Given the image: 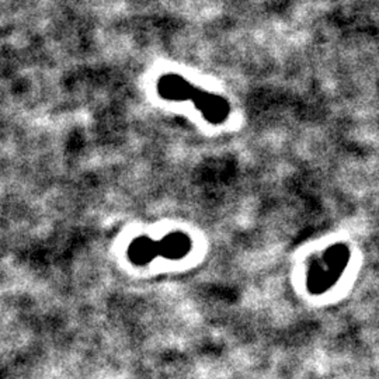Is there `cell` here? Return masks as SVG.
I'll return each mask as SVG.
<instances>
[{
	"instance_id": "1",
	"label": "cell",
	"mask_w": 379,
	"mask_h": 379,
	"mask_svg": "<svg viewBox=\"0 0 379 379\" xmlns=\"http://www.w3.org/2000/svg\"><path fill=\"white\" fill-rule=\"evenodd\" d=\"M156 92L163 100L192 103L205 121L222 124L229 118L231 104L227 97L201 90L177 73H166L156 83Z\"/></svg>"
},
{
	"instance_id": "2",
	"label": "cell",
	"mask_w": 379,
	"mask_h": 379,
	"mask_svg": "<svg viewBox=\"0 0 379 379\" xmlns=\"http://www.w3.org/2000/svg\"><path fill=\"white\" fill-rule=\"evenodd\" d=\"M191 247V240L182 232L170 234L155 242L149 237H138L130 247V256L137 263H147L156 256L182 257Z\"/></svg>"
},
{
	"instance_id": "3",
	"label": "cell",
	"mask_w": 379,
	"mask_h": 379,
	"mask_svg": "<svg viewBox=\"0 0 379 379\" xmlns=\"http://www.w3.org/2000/svg\"><path fill=\"white\" fill-rule=\"evenodd\" d=\"M347 260L348 254L344 247L331 249L323 259L318 260L312 266V271L309 276V286L312 288V291H325L336 280H338L341 271L347 264Z\"/></svg>"
}]
</instances>
